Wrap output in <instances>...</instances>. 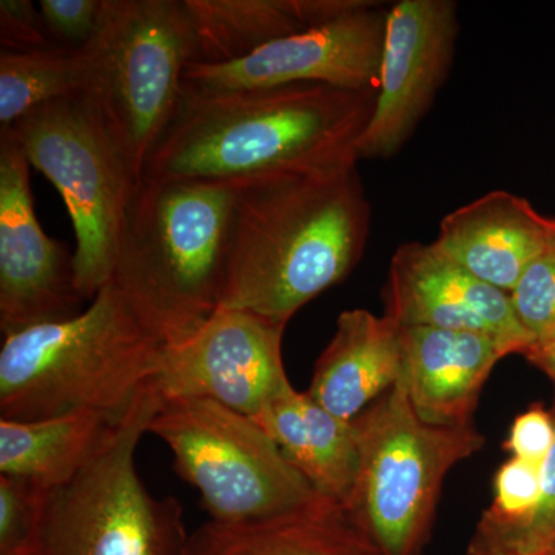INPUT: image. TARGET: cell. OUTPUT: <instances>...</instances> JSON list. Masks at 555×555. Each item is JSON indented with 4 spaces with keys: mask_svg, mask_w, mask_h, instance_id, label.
I'll list each match as a JSON object with an SVG mask.
<instances>
[{
    "mask_svg": "<svg viewBox=\"0 0 555 555\" xmlns=\"http://www.w3.org/2000/svg\"><path fill=\"white\" fill-rule=\"evenodd\" d=\"M377 91L320 83L204 91L182 87L144 177L247 182L357 166Z\"/></svg>",
    "mask_w": 555,
    "mask_h": 555,
    "instance_id": "1",
    "label": "cell"
},
{
    "mask_svg": "<svg viewBox=\"0 0 555 555\" xmlns=\"http://www.w3.org/2000/svg\"><path fill=\"white\" fill-rule=\"evenodd\" d=\"M369 228L371 206L357 166L243 182L219 309L287 326L356 269Z\"/></svg>",
    "mask_w": 555,
    "mask_h": 555,
    "instance_id": "2",
    "label": "cell"
},
{
    "mask_svg": "<svg viewBox=\"0 0 555 555\" xmlns=\"http://www.w3.org/2000/svg\"><path fill=\"white\" fill-rule=\"evenodd\" d=\"M243 182L142 178L113 261V284L166 345L221 305Z\"/></svg>",
    "mask_w": 555,
    "mask_h": 555,
    "instance_id": "3",
    "label": "cell"
},
{
    "mask_svg": "<svg viewBox=\"0 0 555 555\" xmlns=\"http://www.w3.org/2000/svg\"><path fill=\"white\" fill-rule=\"evenodd\" d=\"M166 343L105 284L82 313L3 339L0 415L31 422L79 411L122 418L159 371Z\"/></svg>",
    "mask_w": 555,
    "mask_h": 555,
    "instance_id": "4",
    "label": "cell"
},
{
    "mask_svg": "<svg viewBox=\"0 0 555 555\" xmlns=\"http://www.w3.org/2000/svg\"><path fill=\"white\" fill-rule=\"evenodd\" d=\"M163 397L152 382L67 483L46 489L36 555H184L189 534L175 496H153L137 449Z\"/></svg>",
    "mask_w": 555,
    "mask_h": 555,
    "instance_id": "5",
    "label": "cell"
},
{
    "mask_svg": "<svg viewBox=\"0 0 555 555\" xmlns=\"http://www.w3.org/2000/svg\"><path fill=\"white\" fill-rule=\"evenodd\" d=\"M352 423L360 467L347 517L379 554L420 555L444 477L480 451L485 437L474 426L427 425L401 382Z\"/></svg>",
    "mask_w": 555,
    "mask_h": 555,
    "instance_id": "6",
    "label": "cell"
},
{
    "mask_svg": "<svg viewBox=\"0 0 555 555\" xmlns=\"http://www.w3.org/2000/svg\"><path fill=\"white\" fill-rule=\"evenodd\" d=\"M7 130L65 201L75 228L78 287L91 301L112 280L120 229L141 179L91 94L40 105Z\"/></svg>",
    "mask_w": 555,
    "mask_h": 555,
    "instance_id": "7",
    "label": "cell"
},
{
    "mask_svg": "<svg viewBox=\"0 0 555 555\" xmlns=\"http://www.w3.org/2000/svg\"><path fill=\"white\" fill-rule=\"evenodd\" d=\"M149 433L173 452L175 473L199 492L210 520L251 524L328 502L254 418L215 401L163 398Z\"/></svg>",
    "mask_w": 555,
    "mask_h": 555,
    "instance_id": "8",
    "label": "cell"
},
{
    "mask_svg": "<svg viewBox=\"0 0 555 555\" xmlns=\"http://www.w3.org/2000/svg\"><path fill=\"white\" fill-rule=\"evenodd\" d=\"M89 51L93 87L134 173L144 167L181 101L193 61L184 0H102Z\"/></svg>",
    "mask_w": 555,
    "mask_h": 555,
    "instance_id": "9",
    "label": "cell"
},
{
    "mask_svg": "<svg viewBox=\"0 0 555 555\" xmlns=\"http://www.w3.org/2000/svg\"><path fill=\"white\" fill-rule=\"evenodd\" d=\"M30 163L16 137L0 131V331L3 338L86 310L75 254L40 228Z\"/></svg>",
    "mask_w": 555,
    "mask_h": 555,
    "instance_id": "10",
    "label": "cell"
},
{
    "mask_svg": "<svg viewBox=\"0 0 555 555\" xmlns=\"http://www.w3.org/2000/svg\"><path fill=\"white\" fill-rule=\"evenodd\" d=\"M389 9L363 0L341 16L295 33L244 60L190 64L184 83L196 90L272 89L320 83L350 91H378Z\"/></svg>",
    "mask_w": 555,
    "mask_h": 555,
    "instance_id": "11",
    "label": "cell"
},
{
    "mask_svg": "<svg viewBox=\"0 0 555 555\" xmlns=\"http://www.w3.org/2000/svg\"><path fill=\"white\" fill-rule=\"evenodd\" d=\"M284 328L246 310L218 309L190 337L164 346L152 383L164 400L201 398L255 418L291 383Z\"/></svg>",
    "mask_w": 555,
    "mask_h": 555,
    "instance_id": "12",
    "label": "cell"
},
{
    "mask_svg": "<svg viewBox=\"0 0 555 555\" xmlns=\"http://www.w3.org/2000/svg\"><path fill=\"white\" fill-rule=\"evenodd\" d=\"M456 36L451 0H401L390 7L377 104L358 144V158H392L403 149L448 78Z\"/></svg>",
    "mask_w": 555,
    "mask_h": 555,
    "instance_id": "13",
    "label": "cell"
},
{
    "mask_svg": "<svg viewBox=\"0 0 555 555\" xmlns=\"http://www.w3.org/2000/svg\"><path fill=\"white\" fill-rule=\"evenodd\" d=\"M385 315L398 326L476 332L494 338L511 353H525L534 338L514 313L509 294L489 286L433 243H408L390 259Z\"/></svg>",
    "mask_w": 555,
    "mask_h": 555,
    "instance_id": "14",
    "label": "cell"
},
{
    "mask_svg": "<svg viewBox=\"0 0 555 555\" xmlns=\"http://www.w3.org/2000/svg\"><path fill=\"white\" fill-rule=\"evenodd\" d=\"M433 244L470 275L509 294L525 270L555 247V218L495 190L449 214Z\"/></svg>",
    "mask_w": 555,
    "mask_h": 555,
    "instance_id": "15",
    "label": "cell"
},
{
    "mask_svg": "<svg viewBox=\"0 0 555 555\" xmlns=\"http://www.w3.org/2000/svg\"><path fill=\"white\" fill-rule=\"evenodd\" d=\"M403 374L416 415L427 425H470L481 387L509 352L494 338L476 332L400 326Z\"/></svg>",
    "mask_w": 555,
    "mask_h": 555,
    "instance_id": "16",
    "label": "cell"
},
{
    "mask_svg": "<svg viewBox=\"0 0 555 555\" xmlns=\"http://www.w3.org/2000/svg\"><path fill=\"white\" fill-rule=\"evenodd\" d=\"M403 374L400 326L364 309L346 310L317 360L308 396L338 418L352 422Z\"/></svg>",
    "mask_w": 555,
    "mask_h": 555,
    "instance_id": "17",
    "label": "cell"
},
{
    "mask_svg": "<svg viewBox=\"0 0 555 555\" xmlns=\"http://www.w3.org/2000/svg\"><path fill=\"white\" fill-rule=\"evenodd\" d=\"M254 420L318 494L345 509L360 467L352 422L331 414L291 383Z\"/></svg>",
    "mask_w": 555,
    "mask_h": 555,
    "instance_id": "18",
    "label": "cell"
},
{
    "mask_svg": "<svg viewBox=\"0 0 555 555\" xmlns=\"http://www.w3.org/2000/svg\"><path fill=\"white\" fill-rule=\"evenodd\" d=\"M363 0H184L192 64L244 60L262 47L335 20Z\"/></svg>",
    "mask_w": 555,
    "mask_h": 555,
    "instance_id": "19",
    "label": "cell"
},
{
    "mask_svg": "<svg viewBox=\"0 0 555 555\" xmlns=\"http://www.w3.org/2000/svg\"><path fill=\"white\" fill-rule=\"evenodd\" d=\"M184 555H382L337 503L251 521H207L189 534Z\"/></svg>",
    "mask_w": 555,
    "mask_h": 555,
    "instance_id": "20",
    "label": "cell"
},
{
    "mask_svg": "<svg viewBox=\"0 0 555 555\" xmlns=\"http://www.w3.org/2000/svg\"><path fill=\"white\" fill-rule=\"evenodd\" d=\"M119 420L98 411L31 422L0 418V474L46 489L67 483L100 451Z\"/></svg>",
    "mask_w": 555,
    "mask_h": 555,
    "instance_id": "21",
    "label": "cell"
},
{
    "mask_svg": "<svg viewBox=\"0 0 555 555\" xmlns=\"http://www.w3.org/2000/svg\"><path fill=\"white\" fill-rule=\"evenodd\" d=\"M93 69L89 51L53 47L28 53H0V130L10 129L31 109L49 102L90 94Z\"/></svg>",
    "mask_w": 555,
    "mask_h": 555,
    "instance_id": "22",
    "label": "cell"
},
{
    "mask_svg": "<svg viewBox=\"0 0 555 555\" xmlns=\"http://www.w3.org/2000/svg\"><path fill=\"white\" fill-rule=\"evenodd\" d=\"M477 531L502 543L518 555H547L555 543V443L542 465V486L537 505L513 524H486Z\"/></svg>",
    "mask_w": 555,
    "mask_h": 555,
    "instance_id": "23",
    "label": "cell"
},
{
    "mask_svg": "<svg viewBox=\"0 0 555 555\" xmlns=\"http://www.w3.org/2000/svg\"><path fill=\"white\" fill-rule=\"evenodd\" d=\"M509 298L534 346L555 343V247L525 270Z\"/></svg>",
    "mask_w": 555,
    "mask_h": 555,
    "instance_id": "24",
    "label": "cell"
},
{
    "mask_svg": "<svg viewBox=\"0 0 555 555\" xmlns=\"http://www.w3.org/2000/svg\"><path fill=\"white\" fill-rule=\"evenodd\" d=\"M46 488L0 474V555L35 551Z\"/></svg>",
    "mask_w": 555,
    "mask_h": 555,
    "instance_id": "25",
    "label": "cell"
},
{
    "mask_svg": "<svg viewBox=\"0 0 555 555\" xmlns=\"http://www.w3.org/2000/svg\"><path fill=\"white\" fill-rule=\"evenodd\" d=\"M542 466L513 459L500 467L494 481V503L481 517L486 524H513L528 516L540 496Z\"/></svg>",
    "mask_w": 555,
    "mask_h": 555,
    "instance_id": "26",
    "label": "cell"
},
{
    "mask_svg": "<svg viewBox=\"0 0 555 555\" xmlns=\"http://www.w3.org/2000/svg\"><path fill=\"white\" fill-rule=\"evenodd\" d=\"M39 10L57 46L82 49L96 31L102 0H40Z\"/></svg>",
    "mask_w": 555,
    "mask_h": 555,
    "instance_id": "27",
    "label": "cell"
},
{
    "mask_svg": "<svg viewBox=\"0 0 555 555\" xmlns=\"http://www.w3.org/2000/svg\"><path fill=\"white\" fill-rule=\"evenodd\" d=\"M0 43L2 51L28 53L60 47L43 22L39 7L30 0L0 2Z\"/></svg>",
    "mask_w": 555,
    "mask_h": 555,
    "instance_id": "28",
    "label": "cell"
},
{
    "mask_svg": "<svg viewBox=\"0 0 555 555\" xmlns=\"http://www.w3.org/2000/svg\"><path fill=\"white\" fill-rule=\"evenodd\" d=\"M555 443V423L545 409L535 406L518 416L505 449L516 459L542 466Z\"/></svg>",
    "mask_w": 555,
    "mask_h": 555,
    "instance_id": "29",
    "label": "cell"
},
{
    "mask_svg": "<svg viewBox=\"0 0 555 555\" xmlns=\"http://www.w3.org/2000/svg\"><path fill=\"white\" fill-rule=\"evenodd\" d=\"M467 555H518L514 551L507 550L502 543L495 542L491 537L483 532L476 531V535L470 540L467 547Z\"/></svg>",
    "mask_w": 555,
    "mask_h": 555,
    "instance_id": "30",
    "label": "cell"
},
{
    "mask_svg": "<svg viewBox=\"0 0 555 555\" xmlns=\"http://www.w3.org/2000/svg\"><path fill=\"white\" fill-rule=\"evenodd\" d=\"M525 357L531 360L535 366L543 369L555 382V343L531 347Z\"/></svg>",
    "mask_w": 555,
    "mask_h": 555,
    "instance_id": "31",
    "label": "cell"
},
{
    "mask_svg": "<svg viewBox=\"0 0 555 555\" xmlns=\"http://www.w3.org/2000/svg\"><path fill=\"white\" fill-rule=\"evenodd\" d=\"M10 555H36L35 551H28V553L10 554Z\"/></svg>",
    "mask_w": 555,
    "mask_h": 555,
    "instance_id": "32",
    "label": "cell"
},
{
    "mask_svg": "<svg viewBox=\"0 0 555 555\" xmlns=\"http://www.w3.org/2000/svg\"><path fill=\"white\" fill-rule=\"evenodd\" d=\"M547 555H555V543H554V546L551 547L550 554H547Z\"/></svg>",
    "mask_w": 555,
    "mask_h": 555,
    "instance_id": "33",
    "label": "cell"
}]
</instances>
